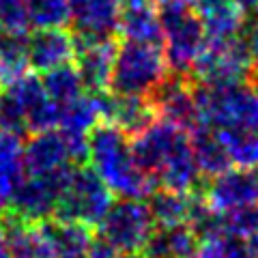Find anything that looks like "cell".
<instances>
[{
	"label": "cell",
	"instance_id": "obj_1",
	"mask_svg": "<svg viewBox=\"0 0 258 258\" xmlns=\"http://www.w3.org/2000/svg\"><path fill=\"white\" fill-rule=\"evenodd\" d=\"M134 159L157 187L172 191H196L203 174L194 159L189 134L166 120H155L142 134L132 138Z\"/></svg>",
	"mask_w": 258,
	"mask_h": 258
},
{
	"label": "cell",
	"instance_id": "obj_2",
	"mask_svg": "<svg viewBox=\"0 0 258 258\" xmlns=\"http://www.w3.org/2000/svg\"><path fill=\"white\" fill-rule=\"evenodd\" d=\"M86 142L88 159L112 194H118L120 198L142 200L157 189L155 181L136 164L132 138L120 132L118 127L99 120L91 129Z\"/></svg>",
	"mask_w": 258,
	"mask_h": 258
},
{
	"label": "cell",
	"instance_id": "obj_3",
	"mask_svg": "<svg viewBox=\"0 0 258 258\" xmlns=\"http://www.w3.org/2000/svg\"><path fill=\"white\" fill-rule=\"evenodd\" d=\"M60 108L47 97L43 80L37 76H24L13 86L5 88L0 103V129L13 134H37L58 127Z\"/></svg>",
	"mask_w": 258,
	"mask_h": 258
},
{
	"label": "cell",
	"instance_id": "obj_4",
	"mask_svg": "<svg viewBox=\"0 0 258 258\" xmlns=\"http://www.w3.org/2000/svg\"><path fill=\"white\" fill-rule=\"evenodd\" d=\"M157 11L161 24V47L168 67L174 74L187 76L207 43L203 22L187 0H157Z\"/></svg>",
	"mask_w": 258,
	"mask_h": 258
},
{
	"label": "cell",
	"instance_id": "obj_5",
	"mask_svg": "<svg viewBox=\"0 0 258 258\" xmlns=\"http://www.w3.org/2000/svg\"><path fill=\"white\" fill-rule=\"evenodd\" d=\"M170 74L164 47L159 43L120 41L110 78V93L149 97L155 86Z\"/></svg>",
	"mask_w": 258,
	"mask_h": 258
},
{
	"label": "cell",
	"instance_id": "obj_6",
	"mask_svg": "<svg viewBox=\"0 0 258 258\" xmlns=\"http://www.w3.org/2000/svg\"><path fill=\"white\" fill-rule=\"evenodd\" d=\"M194 97L198 103L200 125L258 132V93L247 82L232 86L194 84Z\"/></svg>",
	"mask_w": 258,
	"mask_h": 258
},
{
	"label": "cell",
	"instance_id": "obj_7",
	"mask_svg": "<svg viewBox=\"0 0 258 258\" xmlns=\"http://www.w3.org/2000/svg\"><path fill=\"white\" fill-rule=\"evenodd\" d=\"M112 203H114V194L95 172V168L78 164L64 183L52 217L54 220L80 222L95 228L108 213Z\"/></svg>",
	"mask_w": 258,
	"mask_h": 258
},
{
	"label": "cell",
	"instance_id": "obj_8",
	"mask_svg": "<svg viewBox=\"0 0 258 258\" xmlns=\"http://www.w3.org/2000/svg\"><path fill=\"white\" fill-rule=\"evenodd\" d=\"M252 56L247 52L243 37L211 41L207 39L198 58L189 69V80L203 86H232L247 80L252 69Z\"/></svg>",
	"mask_w": 258,
	"mask_h": 258
},
{
	"label": "cell",
	"instance_id": "obj_9",
	"mask_svg": "<svg viewBox=\"0 0 258 258\" xmlns=\"http://www.w3.org/2000/svg\"><path fill=\"white\" fill-rule=\"evenodd\" d=\"M155 222L151 217L147 203L138 198H120L112 203L103 220L97 224V235L120 254L142 252L144 243L149 241Z\"/></svg>",
	"mask_w": 258,
	"mask_h": 258
},
{
	"label": "cell",
	"instance_id": "obj_10",
	"mask_svg": "<svg viewBox=\"0 0 258 258\" xmlns=\"http://www.w3.org/2000/svg\"><path fill=\"white\" fill-rule=\"evenodd\" d=\"M88 142H74L60 129H45L32 134L24 142V168L26 174H52L71 166L86 164Z\"/></svg>",
	"mask_w": 258,
	"mask_h": 258
},
{
	"label": "cell",
	"instance_id": "obj_11",
	"mask_svg": "<svg viewBox=\"0 0 258 258\" xmlns=\"http://www.w3.org/2000/svg\"><path fill=\"white\" fill-rule=\"evenodd\" d=\"M74 168L76 166L60 172H52V174H26L18 191H15L13 200L9 203V207L5 209V213H11L15 217L30 220V222L50 220L54 215L56 203L60 198V191Z\"/></svg>",
	"mask_w": 258,
	"mask_h": 258
},
{
	"label": "cell",
	"instance_id": "obj_12",
	"mask_svg": "<svg viewBox=\"0 0 258 258\" xmlns=\"http://www.w3.org/2000/svg\"><path fill=\"white\" fill-rule=\"evenodd\" d=\"M149 101L155 108V114L159 120L172 123L185 129L187 134L200 125L198 103L196 97H194V84L189 76L170 71L155 86V91L149 95Z\"/></svg>",
	"mask_w": 258,
	"mask_h": 258
},
{
	"label": "cell",
	"instance_id": "obj_13",
	"mask_svg": "<svg viewBox=\"0 0 258 258\" xmlns=\"http://www.w3.org/2000/svg\"><path fill=\"white\" fill-rule=\"evenodd\" d=\"M200 191L217 213H232L258 205V168H228L203 181Z\"/></svg>",
	"mask_w": 258,
	"mask_h": 258
},
{
	"label": "cell",
	"instance_id": "obj_14",
	"mask_svg": "<svg viewBox=\"0 0 258 258\" xmlns=\"http://www.w3.org/2000/svg\"><path fill=\"white\" fill-rule=\"evenodd\" d=\"M123 0H74L71 3V35L76 47L118 37Z\"/></svg>",
	"mask_w": 258,
	"mask_h": 258
},
{
	"label": "cell",
	"instance_id": "obj_15",
	"mask_svg": "<svg viewBox=\"0 0 258 258\" xmlns=\"http://www.w3.org/2000/svg\"><path fill=\"white\" fill-rule=\"evenodd\" d=\"M3 239L11 258H56V249L45 232L43 222L22 220L11 213L0 215Z\"/></svg>",
	"mask_w": 258,
	"mask_h": 258
},
{
	"label": "cell",
	"instance_id": "obj_16",
	"mask_svg": "<svg viewBox=\"0 0 258 258\" xmlns=\"http://www.w3.org/2000/svg\"><path fill=\"white\" fill-rule=\"evenodd\" d=\"M28 60L30 69L41 71V74L74 62L76 41L71 30H64L62 26L37 28V32L28 37Z\"/></svg>",
	"mask_w": 258,
	"mask_h": 258
},
{
	"label": "cell",
	"instance_id": "obj_17",
	"mask_svg": "<svg viewBox=\"0 0 258 258\" xmlns=\"http://www.w3.org/2000/svg\"><path fill=\"white\" fill-rule=\"evenodd\" d=\"M118 39H103L76 47V69L82 78L86 93H108Z\"/></svg>",
	"mask_w": 258,
	"mask_h": 258
},
{
	"label": "cell",
	"instance_id": "obj_18",
	"mask_svg": "<svg viewBox=\"0 0 258 258\" xmlns=\"http://www.w3.org/2000/svg\"><path fill=\"white\" fill-rule=\"evenodd\" d=\"M103 120L118 127L129 138H136L157 120L149 97L103 93Z\"/></svg>",
	"mask_w": 258,
	"mask_h": 258
},
{
	"label": "cell",
	"instance_id": "obj_19",
	"mask_svg": "<svg viewBox=\"0 0 258 258\" xmlns=\"http://www.w3.org/2000/svg\"><path fill=\"white\" fill-rule=\"evenodd\" d=\"M118 35L125 41H144L161 45L157 0H123Z\"/></svg>",
	"mask_w": 258,
	"mask_h": 258
},
{
	"label": "cell",
	"instance_id": "obj_20",
	"mask_svg": "<svg viewBox=\"0 0 258 258\" xmlns=\"http://www.w3.org/2000/svg\"><path fill=\"white\" fill-rule=\"evenodd\" d=\"M205 35L211 41L239 37L245 24V13L232 0H194Z\"/></svg>",
	"mask_w": 258,
	"mask_h": 258
},
{
	"label": "cell",
	"instance_id": "obj_21",
	"mask_svg": "<svg viewBox=\"0 0 258 258\" xmlns=\"http://www.w3.org/2000/svg\"><path fill=\"white\" fill-rule=\"evenodd\" d=\"M26 176L24 168V140L20 134L0 129V211L13 200Z\"/></svg>",
	"mask_w": 258,
	"mask_h": 258
},
{
	"label": "cell",
	"instance_id": "obj_22",
	"mask_svg": "<svg viewBox=\"0 0 258 258\" xmlns=\"http://www.w3.org/2000/svg\"><path fill=\"white\" fill-rule=\"evenodd\" d=\"M103 120V93H84L74 103L62 108L58 129L74 142H86L91 129Z\"/></svg>",
	"mask_w": 258,
	"mask_h": 258
},
{
	"label": "cell",
	"instance_id": "obj_23",
	"mask_svg": "<svg viewBox=\"0 0 258 258\" xmlns=\"http://www.w3.org/2000/svg\"><path fill=\"white\" fill-rule=\"evenodd\" d=\"M198 245V237L187 224L155 226L142 247L144 258H187Z\"/></svg>",
	"mask_w": 258,
	"mask_h": 258
},
{
	"label": "cell",
	"instance_id": "obj_24",
	"mask_svg": "<svg viewBox=\"0 0 258 258\" xmlns=\"http://www.w3.org/2000/svg\"><path fill=\"white\" fill-rule=\"evenodd\" d=\"M189 142H191V151H194V159L198 164V170L207 179L228 170L232 166L228 149H226L217 129L198 125L194 132H189Z\"/></svg>",
	"mask_w": 258,
	"mask_h": 258
},
{
	"label": "cell",
	"instance_id": "obj_25",
	"mask_svg": "<svg viewBox=\"0 0 258 258\" xmlns=\"http://www.w3.org/2000/svg\"><path fill=\"white\" fill-rule=\"evenodd\" d=\"M45 232L50 237L52 245L56 249V258H76V256H88L95 239V228L80 222L69 220H45Z\"/></svg>",
	"mask_w": 258,
	"mask_h": 258
},
{
	"label": "cell",
	"instance_id": "obj_26",
	"mask_svg": "<svg viewBox=\"0 0 258 258\" xmlns=\"http://www.w3.org/2000/svg\"><path fill=\"white\" fill-rule=\"evenodd\" d=\"M198 191V189H196ZM196 191H172L157 187L149 194V211L155 226H172V224H187L189 213L196 200Z\"/></svg>",
	"mask_w": 258,
	"mask_h": 258
},
{
	"label": "cell",
	"instance_id": "obj_27",
	"mask_svg": "<svg viewBox=\"0 0 258 258\" xmlns=\"http://www.w3.org/2000/svg\"><path fill=\"white\" fill-rule=\"evenodd\" d=\"M28 74V35H0V88L5 91Z\"/></svg>",
	"mask_w": 258,
	"mask_h": 258
},
{
	"label": "cell",
	"instance_id": "obj_28",
	"mask_svg": "<svg viewBox=\"0 0 258 258\" xmlns=\"http://www.w3.org/2000/svg\"><path fill=\"white\" fill-rule=\"evenodd\" d=\"M41 80H43L47 97L60 108V112H62V108H67L69 103H74L78 97H82L86 93L82 78H80L76 64H71V62L47 71V74H43Z\"/></svg>",
	"mask_w": 258,
	"mask_h": 258
},
{
	"label": "cell",
	"instance_id": "obj_29",
	"mask_svg": "<svg viewBox=\"0 0 258 258\" xmlns=\"http://www.w3.org/2000/svg\"><path fill=\"white\" fill-rule=\"evenodd\" d=\"M228 149L230 161L239 168H258V132L252 129H217Z\"/></svg>",
	"mask_w": 258,
	"mask_h": 258
},
{
	"label": "cell",
	"instance_id": "obj_30",
	"mask_svg": "<svg viewBox=\"0 0 258 258\" xmlns=\"http://www.w3.org/2000/svg\"><path fill=\"white\" fill-rule=\"evenodd\" d=\"M28 7L30 22L37 28L64 26L71 20V3L74 0H24Z\"/></svg>",
	"mask_w": 258,
	"mask_h": 258
},
{
	"label": "cell",
	"instance_id": "obj_31",
	"mask_svg": "<svg viewBox=\"0 0 258 258\" xmlns=\"http://www.w3.org/2000/svg\"><path fill=\"white\" fill-rule=\"evenodd\" d=\"M32 26L24 0H0V35L26 37Z\"/></svg>",
	"mask_w": 258,
	"mask_h": 258
},
{
	"label": "cell",
	"instance_id": "obj_32",
	"mask_svg": "<svg viewBox=\"0 0 258 258\" xmlns=\"http://www.w3.org/2000/svg\"><path fill=\"white\" fill-rule=\"evenodd\" d=\"M224 217V235L247 241L258 235V205L243 207L232 213H222Z\"/></svg>",
	"mask_w": 258,
	"mask_h": 258
},
{
	"label": "cell",
	"instance_id": "obj_33",
	"mask_svg": "<svg viewBox=\"0 0 258 258\" xmlns=\"http://www.w3.org/2000/svg\"><path fill=\"white\" fill-rule=\"evenodd\" d=\"M228 252V237H207L200 239L196 249L187 256V258H226Z\"/></svg>",
	"mask_w": 258,
	"mask_h": 258
},
{
	"label": "cell",
	"instance_id": "obj_34",
	"mask_svg": "<svg viewBox=\"0 0 258 258\" xmlns=\"http://www.w3.org/2000/svg\"><path fill=\"white\" fill-rule=\"evenodd\" d=\"M241 37L247 45V52L252 56V62L258 64V9L245 15V24L241 30Z\"/></svg>",
	"mask_w": 258,
	"mask_h": 258
},
{
	"label": "cell",
	"instance_id": "obj_35",
	"mask_svg": "<svg viewBox=\"0 0 258 258\" xmlns=\"http://www.w3.org/2000/svg\"><path fill=\"white\" fill-rule=\"evenodd\" d=\"M226 258H254V256L249 254L245 241L228 237V252H226Z\"/></svg>",
	"mask_w": 258,
	"mask_h": 258
},
{
	"label": "cell",
	"instance_id": "obj_36",
	"mask_svg": "<svg viewBox=\"0 0 258 258\" xmlns=\"http://www.w3.org/2000/svg\"><path fill=\"white\" fill-rule=\"evenodd\" d=\"M232 3H235L237 7L241 11H243L245 15L247 13H252V11H256L258 9V0H232Z\"/></svg>",
	"mask_w": 258,
	"mask_h": 258
},
{
	"label": "cell",
	"instance_id": "obj_37",
	"mask_svg": "<svg viewBox=\"0 0 258 258\" xmlns=\"http://www.w3.org/2000/svg\"><path fill=\"white\" fill-rule=\"evenodd\" d=\"M245 82L258 93V64H252V69H249V74H247V80H245Z\"/></svg>",
	"mask_w": 258,
	"mask_h": 258
},
{
	"label": "cell",
	"instance_id": "obj_38",
	"mask_svg": "<svg viewBox=\"0 0 258 258\" xmlns=\"http://www.w3.org/2000/svg\"><path fill=\"white\" fill-rule=\"evenodd\" d=\"M245 245H247V249H249V254H252L254 258H258V235L249 237V239L245 241Z\"/></svg>",
	"mask_w": 258,
	"mask_h": 258
},
{
	"label": "cell",
	"instance_id": "obj_39",
	"mask_svg": "<svg viewBox=\"0 0 258 258\" xmlns=\"http://www.w3.org/2000/svg\"><path fill=\"white\" fill-rule=\"evenodd\" d=\"M0 258H11V254H9V249H7V245H5L3 232H0Z\"/></svg>",
	"mask_w": 258,
	"mask_h": 258
},
{
	"label": "cell",
	"instance_id": "obj_40",
	"mask_svg": "<svg viewBox=\"0 0 258 258\" xmlns=\"http://www.w3.org/2000/svg\"><path fill=\"white\" fill-rule=\"evenodd\" d=\"M118 258H144L142 252H134V254H120Z\"/></svg>",
	"mask_w": 258,
	"mask_h": 258
},
{
	"label": "cell",
	"instance_id": "obj_41",
	"mask_svg": "<svg viewBox=\"0 0 258 258\" xmlns=\"http://www.w3.org/2000/svg\"><path fill=\"white\" fill-rule=\"evenodd\" d=\"M0 103H3V93H0Z\"/></svg>",
	"mask_w": 258,
	"mask_h": 258
},
{
	"label": "cell",
	"instance_id": "obj_42",
	"mask_svg": "<svg viewBox=\"0 0 258 258\" xmlns=\"http://www.w3.org/2000/svg\"><path fill=\"white\" fill-rule=\"evenodd\" d=\"M76 258H88V256H76Z\"/></svg>",
	"mask_w": 258,
	"mask_h": 258
},
{
	"label": "cell",
	"instance_id": "obj_43",
	"mask_svg": "<svg viewBox=\"0 0 258 258\" xmlns=\"http://www.w3.org/2000/svg\"><path fill=\"white\" fill-rule=\"evenodd\" d=\"M187 3H191V5H194V0H187Z\"/></svg>",
	"mask_w": 258,
	"mask_h": 258
}]
</instances>
